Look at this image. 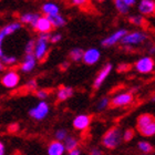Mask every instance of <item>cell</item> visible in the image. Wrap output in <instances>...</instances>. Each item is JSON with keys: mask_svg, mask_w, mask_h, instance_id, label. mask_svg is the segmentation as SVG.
<instances>
[{"mask_svg": "<svg viewBox=\"0 0 155 155\" xmlns=\"http://www.w3.org/2000/svg\"><path fill=\"white\" fill-rule=\"evenodd\" d=\"M123 141V132L120 126H112L104 133L101 140L102 145L107 150H115Z\"/></svg>", "mask_w": 155, "mask_h": 155, "instance_id": "1", "label": "cell"}, {"mask_svg": "<svg viewBox=\"0 0 155 155\" xmlns=\"http://www.w3.org/2000/svg\"><path fill=\"white\" fill-rule=\"evenodd\" d=\"M50 36H51V33H41V35H39L38 39L36 40L33 55L37 59V61H43L48 54Z\"/></svg>", "mask_w": 155, "mask_h": 155, "instance_id": "2", "label": "cell"}, {"mask_svg": "<svg viewBox=\"0 0 155 155\" xmlns=\"http://www.w3.org/2000/svg\"><path fill=\"white\" fill-rule=\"evenodd\" d=\"M147 40V35L144 31H132V32H127L125 37L121 40V45L123 47H136V45H141Z\"/></svg>", "mask_w": 155, "mask_h": 155, "instance_id": "3", "label": "cell"}, {"mask_svg": "<svg viewBox=\"0 0 155 155\" xmlns=\"http://www.w3.org/2000/svg\"><path fill=\"white\" fill-rule=\"evenodd\" d=\"M155 68V61L152 57H142L139 60H136L134 63V69L136 72H139L141 74H149L153 72Z\"/></svg>", "mask_w": 155, "mask_h": 155, "instance_id": "4", "label": "cell"}, {"mask_svg": "<svg viewBox=\"0 0 155 155\" xmlns=\"http://www.w3.org/2000/svg\"><path fill=\"white\" fill-rule=\"evenodd\" d=\"M49 112H50V105L48 104V102L40 101L37 105L30 109L29 115L36 121H42L48 116Z\"/></svg>", "mask_w": 155, "mask_h": 155, "instance_id": "5", "label": "cell"}, {"mask_svg": "<svg viewBox=\"0 0 155 155\" xmlns=\"http://www.w3.org/2000/svg\"><path fill=\"white\" fill-rule=\"evenodd\" d=\"M134 100V95L130 92H122V93L115 94L110 100V105L113 107H124L132 104Z\"/></svg>", "mask_w": 155, "mask_h": 155, "instance_id": "6", "label": "cell"}, {"mask_svg": "<svg viewBox=\"0 0 155 155\" xmlns=\"http://www.w3.org/2000/svg\"><path fill=\"white\" fill-rule=\"evenodd\" d=\"M0 82L7 89H15L20 83V75L16 70H9L2 75Z\"/></svg>", "mask_w": 155, "mask_h": 155, "instance_id": "7", "label": "cell"}, {"mask_svg": "<svg viewBox=\"0 0 155 155\" xmlns=\"http://www.w3.org/2000/svg\"><path fill=\"white\" fill-rule=\"evenodd\" d=\"M127 32H129V31H127L126 29H124V28L116 30L115 32L111 33L110 36L105 37V38L101 41V45L104 47V48H110V47H113V45L120 43L121 40L125 37V35Z\"/></svg>", "mask_w": 155, "mask_h": 155, "instance_id": "8", "label": "cell"}, {"mask_svg": "<svg viewBox=\"0 0 155 155\" xmlns=\"http://www.w3.org/2000/svg\"><path fill=\"white\" fill-rule=\"evenodd\" d=\"M112 70H113V64H112V63H107L103 68L101 69L100 71H99V73L97 74V77L94 78V81H93L94 90H99V89L103 85L104 81L109 78V75H110Z\"/></svg>", "mask_w": 155, "mask_h": 155, "instance_id": "9", "label": "cell"}, {"mask_svg": "<svg viewBox=\"0 0 155 155\" xmlns=\"http://www.w3.org/2000/svg\"><path fill=\"white\" fill-rule=\"evenodd\" d=\"M91 121H92V117H91L89 114H78L75 116L73 121H72V125L77 131H85L90 127L91 125Z\"/></svg>", "mask_w": 155, "mask_h": 155, "instance_id": "10", "label": "cell"}, {"mask_svg": "<svg viewBox=\"0 0 155 155\" xmlns=\"http://www.w3.org/2000/svg\"><path fill=\"white\" fill-rule=\"evenodd\" d=\"M101 51L97 48H89L83 53L82 61L87 65H94L100 61Z\"/></svg>", "mask_w": 155, "mask_h": 155, "instance_id": "11", "label": "cell"}, {"mask_svg": "<svg viewBox=\"0 0 155 155\" xmlns=\"http://www.w3.org/2000/svg\"><path fill=\"white\" fill-rule=\"evenodd\" d=\"M140 15L144 16H151L155 13V1L154 0H142L140 1L139 6H137Z\"/></svg>", "mask_w": 155, "mask_h": 155, "instance_id": "12", "label": "cell"}, {"mask_svg": "<svg viewBox=\"0 0 155 155\" xmlns=\"http://www.w3.org/2000/svg\"><path fill=\"white\" fill-rule=\"evenodd\" d=\"M37 65V59L35 58L33 54H25L21 64H20V71L23 73H29L36 68Z\"/></svg>", "mask_w": 155, "mask_h": 155, "instance_id": "13", "label": "cell"}, {"mask_svg": "<svg viewBox=\"0 0 155 155\" xmlns=\"http://www.w3.org/2000/svg\"><path fill=\"white\" fill-rule=\"evenodd\" d=\"M22 28V25L19 22V21H15V22H11L9 25L5 26L3 28L0 29V40L3 41V39L8 36H11L15 32H17L18 30H20Z\"/></svg>", "mask_w": 155, "mask_h": 155, "instance_id": "14", "label": "cell"}, {"mask_svg": "<svg viewBox=\"0 0 155 155\" xmlns=\"http://www.w3.org/2000/svg\"><path fill=\"white\" fill-rule=\"evenodd\" d=\"M33 29L36 30L37 32H39V35H41V33H50L53 28L51 26V22L49 21V19L47 18L45 16H41L39 18V20L37 21L36 26Z\"/></svg>", "mask_w": 155, "mask_h": 155, "instance_id": "15", "label": "cell"}, {"mask_svg": "<svg viewBox=\"0 0 155 155\" xmlns=\"http://www.w3.org/2000/svg\"><path fill=\"white\" fill-rule=\"evenodd\" d=\"M40 17L41 16H40L39 13H36V12L22 13V15L19 17V22L21 23V25H29V26H31V28L33 29Z\"/></svg>", "mask_w": 155, "mask_h": 155, "instance_id": "16", "label": "cell"}, {"mask_svg": "<svg viewBox=\"0 0 155 155\" xmlns=\"http://www.w3.org/2000/svg\"><path fill=\"white\" fill-rule=\"evenodd\" d=\"M67 152L64 147V144L59 141H52L49 143L48 149H47V153L48 155H64Z\"/></svg>", "mask_w": 155, "mask_h": 155, "instance_id": "17", "label": "cell"}, {"mask_svg": "<svg viewBox=\"0 0 155 155\" xmlns=\"http://www.w3.org/2000/svg\"><path fill=\"white\" fill-rule=\"evenodd\" d=\"M74 94V90L72 87H68V85H62L58 89L57 91V99L60 102H64L68 99L73 97Z\"/></svg>", "mask_w": 155, "mask_h": 155, "instance_id": "18", "label": "cell"}, {"mask_svg": "<svg viewBox=\"0 0 155 155\" xmlns=\"http://www.w3.org/2000/svg\"><path fill=\"white\" fill-rule=\"evenodd\" d=\"M41 11L45 17L55 16L60 13V7L54 2H45L41 6Z\"/></svg>", "mask_w": 155, "mask_h": 155, "instance_id": "19", "label": "cell"}, {"mask_svg": "<svg viewBox=\"0 0 155 155\" xmlns=\"http://www.w3.org/2000/svg\"><path fill=\"white\" fill-rule=\"evenodd\" d=\"M155 122V117L154 115L150 113H143L136 119V127H137V131L142 130L143 127L147 126L151 123Z\"/></svg>", "mask_w": 155, "mask_h": 155, "instance_id": "20", "label": "cell"}, {"mask_svg": "<svg viewBox=\"0 0 155 155\" xmlns=\"http://www.w3.org/2000/svg\"><path fill=\"white\" fill-rule=\"evenodd\" d=\"M49 19V21L51 22L52 28H55V29H60V28H63V27L67 25V19L62 16L61 13L59 15H55V16L51 17H47Z\"/></svg>", "mask_w": 155, "mask_h": 155, "instance_id": "21", "label": "cell"}, {"mask_svg": "<svg viewBox=\"0 0 155 155\" xmlns=\"http://www.w3.org/2000/svg\"><path fill=\"white\" fill-rule=\"evenodd\" d=\"M63 144H64L65 151H68V152L73 151V150H75V149H79V140L72 135H69L68 137L64 140Z\"/></svg>", "mask_w": 155, "mask_h": 155, "instance_id": "22", "label": "cell"}, {"mask_svg": "<svg viewBox=\"0 0 155 155\" xmlns=\"http://www.w3.org/2000/svg\"><path fill=\"white\" fill-rule=\"evenodd\" d=\"M83 53H84V50H82L81 48H73L69 52V58L71 59V61L73 62H80L82 61Z\"/></svg>", "mask_w": 155, "mask_h": 155, "instance_id": "23", "label": "cell"}, {"mask_svg": "<svg viewBox=\"0 0 155 155\" xmlns=\"http://www.w3.org/2000/svg\"><path fill=\"white\" fill-rule=\"evenodd\" d=\"M114 7L117 10V12L121 13V15H129L130 10H131V8L124 2V0H115L114 1Z\"/></svg>", "mask_w": 155, "mask_h": 155, "instance_id": "24", "label": "cell"}, {"mask_svg": "<svg viewBox=\"0 0 155 155\" xmlns=\"http://www.w3.org/2000/svg\"><path fill=\"white\" fill-rule=\"evenodd\" d=\"M137 149L143 153V154H151L154 152V147L150 142L147 141H140L137 143Z\"/></svg>", "mask_w": 155, "mask_h": 155, "instance_id": "25", "label": "cell"}, {"mask_svg": "<svg viewBox=\"0 0 155 155\" xmlns=\"http://www.w3.org/2000/svg\"><path fill=\"white\" fill-rule=\"evenodd\" d=\"M129 21L132 23V25H134V26H136V27H143L146 23L145 18H144L142 15H140V13H137V15H131V16H129Z\"/></svg>", "mask_w": 155, "mask_h": 155, "instance_id": "26", "label": "cell"}, {"mask_svg": "<svg viewBox=\"0 0 155 155\" xmlns=\"http://www.w3.org/2000/svg\"><path fill=\"white\" fill-rule=\"evenodd\" d=\"M139 133L141 135L145 136V137H152L155 135V122L151 123L147 126L143 127L142 130H140Z\"/></svg>", "mask_w": 155, "mask_h": 155, "instance_id": "27", "label": "cell"}, {"mask_svg": "<svg viewBox=\"0 0 155 155\" xmlns=\"http://www.w3.org/2000/svg\"><path fill=\"white\" fill-rule=\"evenodd\" d=\"M109 105H110V99L107 97H102L99 99V101L95 104V109L99 112H102V111L107 110Z\"/></svg>", "mask_w": 155, "mask_h": 155, "instance_id": "28", "label": "cell"}, {"mask_svg": "<svg viewBox=\"0 0 155 155\" xmlns=\"http://www.w3.org/2000/svg\"><path fill=\"white\" fill-rule=\"evenodd\" d=\"M69 136L68 130L65 129H58L54 132V139L55 141H59V142H64V140Z\"/></svg>", "mask_w": 155, "mask_h": 155, "instance_id": "29", "label": "cell"}, {"mask_svg": "<svg viewBox=\"0 0 155 155\" xmlns=\"http://www.w3.org/2000/svg\"><path fill=\"white\" fill-rule=\"evenodd\" d=\"M1 62H2L3 65H8V67H12L18 62V59L15 55H7L3 54L2 58H1Z\"/></svg>", "mask_w": 155, "mask_h": 155, "instance_id": "30", "label": "cell"}, {"mask_svg": "<svg viewBox=\"0 0 155 155\" xmlns=\"http://www.w3.org/2000/svg\"><path fill=\"white\" fill-rule=\"evenodd\" d=\"M35 47H36V40L30 39L25 45V54H33L35 52Z\"/></svg>", "mask_w": 155, "mask_h": 155, "instance_id": "31", "label": "cell"}, {"mask_svg": "<svg viewBox=\"0 0 155 155\" xmlns=\"http://www.w3.org/2000/svg\"><path fill=\"white\" fill-rule=\"evenodd\" d=\"M35 95L40 101H45L50 95V92L48 90H45V89H38V90L35 91Z\"/></svg>", "mask_w": 155, "mask_h": 155, "instance_id": "32", "label": "cell"}, {"mask_svg": "<svg viewBox=\"0 0 155 155\" xmlns=\"http://www.w3.org/2000/svg\"><path fill=\"white\" fill-rule=\"evenodd\" d=\"M135 136V131L133 129H126L123 131V141L124 142H130L132 141Z\"/></svg>", "mask_w": 155, "mask_h": 155, "instance_id": "33", "label": "cell"}, {"mask_svg": "<svg viewBox=\"0 0 155 155\" xmlns=\"http://www.w3.org/2000/svg\"><path fill=\"white\" fill-rule=\"evenodd\" d=\"M26 87L29 91H33L35 92L36 90H38V83H37V81L35 79H31V80H29L27 82Z\"/></svg>", "mask_w": 155, "mask_h": 155, "instance_id": "34", "label": "cell"}, {"mask_svg": "<svg viewBox=\"0 0 155 155\" xmlns=\"http://www.w3.org/2000/svg\"><path fill=\"white\" fill-rule=\"evenodd\" d=\"M61 39H62V35L60 32L52 33L51 36H50V42L51 43H58V42L61 41Z\"/></svg>", "mask_w": 155, "mask_h": 155, "instance_id": "35", "label": "cell"}, {"mask_svg": "<svg viewBox=\"0 0 155 155\" xmlns=\"http://www.w3.org/2000/svg\"><path fill=\"white\" fill-rule=\"evenodd\" d=\"M90 155H103V152L101 151V149H99V147H92V149L90 150V153H89Z\"/></svg>", "mask_w": 155, "mask_h": 155, "instance_id": "36", "label": "cell"}, {"mask_svg": "<svg viewBox=\"0 0 155 155\" xmlns=\"http://www.w3.org/2000/svg\"><path fill=\"white\" fill-rule=\"evenodd\" d=\"M71 3L73 6H82V5H85L87 1L85 0H72Z\"/></svg>", "mask_w": 155, "mask_h": 155, "instance_id": "37", "label": "cell"}, {"mask_svg": "<svg viewBox=\"0 0 155 155\" xmlns=\"http://www.w3.org/2000/svg\"><path fill=\"white\" fill-rule=\"evenodd\" d=\"M81 154H82V151L80 149H75L73 151L68 152V155H81Z\"/></svg>", "mask_w": 155, "mask_h": 155, "instance_id": "38", "label": "cell"}, {"mask_svg": "<svg viewBox=\"0 0 155 155\" xmlns=\"http://www.w3.org/2000/svg\"><path fill=\"white\" fill-rule=\"evenodd\" d=\"M124 2H125L126 5L130 7V8H132L133 6H135L136 1H135V0H124Z\"/></svg>", "mask_w": 155, "mask_h": 155, "instance_id": "39", "label": "cell"}, {"mask_svg": "<svg viewBox=\"0 0 155 155\" xmlns=\"http://www.w3.org/2000/svg\"><path fill=\"white\" fill-rule=\"evenodd\" d=\"M137 91H139V87H131V89H130V93L135 94Z\"/></svg>", "mask_w": 155, "mask_h": 155, "instance_id": "40", "label": "cell"}, {"mask_svg": "<svg viewBox=\"0 0 155 155\" xmlns=\"http://www.w3.org/2000/svg\"><path fill=\"white\" fill-rule=\"evenodd\" d=\"M0 155H5V145L1 141H0Z\"/></svg>", "mask_w": 155, "mask_h": 155, "instance_id": "41", "label": "cell"}, {"mask_svg": "<svg viewBox=\"0 0 155 155\" xmlns=\"http://www.w3.org/2000/svg\"><path fill=\"white\" fill-rule=\"evenodd\" d=\"M149 53H150L151 55L155 54V45H152L151 48H149Z\"/></svg>", "mask_w": 155, "mask_h": 155, "instance_id": "42", "label": "cell"}, {"mask_svg": "<svg viewBox=\"0 0 155 155\" xmlns=\"http://www.w3.org/2000/svg\"><path fill=\"white\" fill-rule=\"evenodd\" d=\"M61 65H62V68H63V69H67L69 65H70V63H69L68 61H64V62H62Z\"/></svg>", "mask_w": 155, "mask_h": 155, "instance_id": "43", "label": "cell"}, {"mask_svg": "<svg viewBox=\"0 0 155 155\" xmlns=\"http://www.w3.org/2000/svg\"><path fill=\"white\" fill-rule=\"evenodd\" d=\"M125 65L126 64H120L119 71H125V70H126V69H125Z\"/></svg>", "mask_w": 155, "mask_h": 155, "instance_id": "44", "label": "cell"}, {"mask_svg": "<svg viewBox=\"0 0 155 155\" xmlns=\"http://www.w3.org/2000/svg\"><path fill=\"white\" fill-rule=\"evenodd\" d=\"M3 69H5V65L2 64V62H1V59H0V71H3Z\"/></svg>", "mask_w": 155, "mask_h": 155, "instance_id": "45", "label": "cell"}, {"mask_svg": "<svg viewBox=\"0 0 155 155\" xmlns=\"http://www.w3.org/2000/svg\"><path fill=\"white\" fill-rule=\"evenodd\" d=\"M151 101H152V102H155V94L153 95L152 97H151Z\"/></svg>", "mask_w": 155, "mask_h": 155, "instance_id": "46", "label": "cell"}, {"mask_svg": "<svg viewBox=\"0 0 155 155\" xmlns=\"http://www.w3.org/2000/svg\"><path fill=\"white\" fill-rule=\"evenodd\" d=\"M143 155H152V154H143Z\"/></svg>", "mask_w": 155, "mask_h": 155, "instance_id": "47", "label": "cell"}]
</instances>
